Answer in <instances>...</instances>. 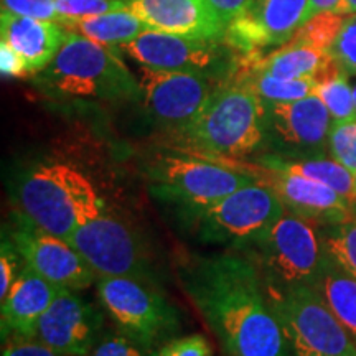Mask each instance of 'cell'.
I'll return each mask as SVG.
<instances>
[{"label": "cell", "instance_id": "9c48e42d", "mask_svg": "<svg viewBox=\"0 0 356 356\" xmlns=\"http://www.w3.org/2000/svg\"><path fill=\"white\" fill-rule=\"evenodd\" d=\"M284 213L286 207L277 193L262 181H254L193 218L202 243L246 252Z\"/></svg>", "mask_w": 356, "mask_h": 356}, {"label": "cell", "instance_id": "4dcf8cb0", "mask_svg": "<svg viewBox=\"0 0 356 356\" xmlns=\"http://www.w3.org/2000/svg\"><path fill=\"white\" fill-rule=\"evenodd\" d=\"M330 53L348 76H356V13L345 17Z\"/></svg>", "mask_w": 356, "mask_h": 356}, {"label": "cell", "instance_id": "603a6c76", "mask_svg": "<svg viewBox=\"0 0 356 356\" xmlns=\"http://www.w3.org/2000/svg\"><path fill=\"white\" fill-rule=\"evenodd\" d=\"M63 26L66 30H71V32H76L83 37L92 40V42L113 48L131 43L139 35L150 30L136 13L129 10V7L102 13V15L89 17V19L71 22V24H65Z\"/></svg>", "mask_w": 356, "mask_h": 356}, {"label": "cell", "instance_id": "52a82bcc", "mask_svg": "<svg viewBox=\"0 0 356 356\" xmlns=\"http://www.w3.org/2000/svg\"><path fill=\"white\" fill-rule=\"evenodd\" d=\"M266 293L293 356H356L353 337L314 286L266 287Z\"/></svg>", "mask_w": 356, "mask_h": 356}, {"label": "cell", "instance_id": "d590c367", "mask_svg": "<svg viewBox=\"0 0 356 356\" xmlns=\"http://www.w3.org/2000/svg\"><path fill=\"white\" fill-rule=\"evenodd\" d=\"M2 356H66L32 338H8L3 341Z\"/></svg>", "mask_w": 356, "mask_h": 356}, {"label": "cell", "instance_id": "30bf717a", "mask_svg": "<svg viewBox=\"0 0 356 356\" xmlns=\"http://www.w3.org/2000/svg\"><path fill=\"white\" fill-rule=\"evenodd\" d=\"M145 282L136 277H97L96 291L119 330L150 350L175 330L178 315Z\"/></svg>", "mask_w": 356, "mask_h": 356}, {"label": "cell", "instance_id": "d6a6232c", "mask_svg": "<svg viewBox=\"0 0 356 356\" xmlns=\"http://www.w3.org/2000/svg\"><path fill=\"white\" fill-rule=\"evenodd\" d=\"M24 267L25 261L19 249L8 236L3 234L2 244H0V300L6 299Z\"/></svg>", "mask_w": 356, "mask_h": 356}, {"label": "cell", "instance_id": "83f0119b", "mask_svg": "<svg viewBox=\"0 0 356 356\" xmlns=\"http://www.w3.org/2000/svg\"><path fill=\"white\" fill-rule=\"evenodd\" d=\"M345 17L346 15H340V13L333 10L317 13V15L310 17L297 30L296 35L291 38V42L310 44V47L320 48V50L330 51L341 26H343Z\"/></svg>", "mask_w": 356, "mask_h": 356}, {"label": "cell", "instance_id": "7c38bea8", "mask_svg": "<svg viewBox=\"0 0 356 356\" xmlns=\"http://www.w3.org/2000/svg\"><path fill=\"white\" fill-rule=\"evenodd\" d=\"M332 124L330 113L315 95L291 102H264L262 154L286 159L328 155Z\"/></svg>", "mask_w": 356, "mask_h": 356}, {"label": "cell", "instance_id": "8d00e7d4", "mask_svg": "<svg viewBox=\"0 0 356 356\" xmlns=\"http://www.w3.org/2000/svg\"><path fill=\"white\" fill-rule=\"evenodd\" d=\"M208 2L228 30L234 20L241 19L244 13H248L254 0H208Z\"/></svg>", "mask_w": 356, "mask_h": 356}, {"label": "cell", "instance_id": "4316f807", "mask_svg": "<svg viewBox=\"0 0 356 356\" xmlns=\"http://www.w3.org/2000/svg\"><path fill=\"white\" fill-rule=\"evenodd\" d=\"M348 74L343 70H337L317 83L314 95L323 102L332 115L333 122L356 119V104L353 84L348 81Z\"/></svg>", "mask_w": 356, "mask_h": 356}, {"label": "cell", "instance_id": "484cf974", "mask_svg": "<svg viewBox=\"0 0 356 356\" xmlns=\"http://www.w3.org/2000/svg\"><path fill=\"white\" fill-rule=\"evenodd\" d=\"M318 233L328 259L356 279V218L338 225L320 226Z\"/></svg>", "mask_w": 356, "mask_h": 356}, {"label": "cell", "instance_id": "60d3db41", "mask_svg": "<svg viewBox=\"0 0 356 356\" xmlns=\"http://www.w3.org/2000/svg\"><path fill=\"white\" fill-rule=\"evenodd\" d=\"M353 91H355V104H356V83L353 84Z\"/></svg>", "mask_w": 356, "mask_h": 356}, {"label": "cell", "instance_id": "44dd1931", "mask_svg": "<svg viewBox=\"0 0 356 356\" xmlns=\"http://www.w3.org/2000/svg\"><path fill=\"white\" fill-rule=\"evenodd\" d=\"M244 65L270 76L314 79L317 83L337 70H341L330 51L293 42L282 44V48L267 56L257 58L254 53H249L248 58H244Z\"/></svg>", "mask_w": 356, "mask_h": 356}, {"label": "cell", "instance_id": "277c9868", "mask_svg": "<svg viewBox=\"0 0 356 356\" xmlns=\"http://www.w3.org/2000/svg\"><path fill=\"white\" fill-rule=\"evenodd\" d=\"M44 95L61 99H139L140 84L119 48L104 47L68 30L63 47L35 76Z\"/></svg>", "mask_w": 356, "mask_h": 356}, {"label": "cell", "instance_id": "f1b7e54d", "mask_svg": "<svg viewBox=\"0 0 356 356\" xmlns=\"http://www.w3.org/2000/svg\"><path fill=\"white\" fill-rule=\"evenodd\" d=\"M328 155L346 170L356 173V119L333 122L328 136Z\"/></svg>", "mask_w": 356, "mask_h": 356}, {"label": "cell", "instance_id": "6da1fadb", "mask_svg": "<svg viewBox=\"0 0 356 356\" xmlns=\"http://www.w3.org/2000/svg\"><path fill=\"white\" fill-rule=\"evenodd\" d=\"M180 282L226 356H293L259 269L244 252L198 257L181 269Z\"/></svg>", "mask_w": 356, "mask_h": 356}, {"label": "cell", "instance_id": "2e32d148", "mask_svg": "<svg viewBox=\"0 0 356 356\" xmlns=\"http://www.w3.org/2000/svg\"><path fill=\"white\" fill-rule=\"evenodd\" d=\"M241 165L248 173L256 177L257 181L270 186L287 211L304 218L318 228L355 218V204L330 186L299 175L270 170L254 162H241Z\"/></svg>", "mask_w": 356, "mask_h": 356}, {"label": "cell", "instance_id": "5bb4252c", "mask_svg": "<svg viewBox=\"0 0 356 356\" xmlns=\"http://www.w3.org/2000/svg\"><path fill=\"white\" fill-rule=\"evenodd\" d=\"M7 236L19 249L25 264L55 286L83 291L96 282V273L76 249L60 236L38 228L22 213H17L15 225Z\"/></svg>", "mask_w": 356, "mask_h": 356}, {"label": "cell", "instance_id": "ab89813d", "mask_svg": "<svg viewBox=\"0 0 356 356\" xmlns=\"http://www.w3.org/2000/svg\"><path fill=\"white\" fill-rule=\"evenodd\" d=\"M333 12L340 13V15H353L356 13V0H340Z\"/></svg>", "mask_w": 356, "mask_h": 356}, {"label": "cell", "instance_id": "5b68a950", "mask_svg": "<svg viewBox=\"0 0 356 356\" xmlns=\"http://www.w3.org/2000/svg\"><path fill=\"white\" fill-rule=\"evenodd\" d=\"M145 173L155 198L193 216L241 186L257 181L241 162H222L186 150L159 155Z\"/></svg>", "mask_w": 356, "mask_h": 356}, {"label": "cell", "instance_id": "ba28073f", "mask_svg": "<svg viewBox=\"0 0 356 356\" xmlns=\"http://www.w3.org/2000/svg\"><path fill=\"white\" fill-rule=\"evenodd\" d=\"M119 51L142 66L202 74L218 83L236 76L248 55L226 38H193L147 30Z\"/></svg>", "mask_w": 356, "mask_h": 356}, {"label": "cell", "instance_id": "f35d334b", "mask_svg": "<svg viewBox=\"0 0 356 356\" xmlns=\"http://www.w3.org/2000/svg\"><path fill=\"white\" fill-rule=\"evenodd\" d=\"M338 3H340V0H309V8H307V20H309L310 17L317 15V13L335 10V7L338 6Z\"/></svg>", "mask_w": 356, "mask_h": 356}, {"label": "cell", "instance_id": "7402d4cb", "mask_svg": "<svg viewBox=\"0 0 356 356\" xmlns=\"http://www.w3.org/2000/svg\"><path fill=\"white\" fill-rule=\"evenodd\" d=\"M257 165L270 168V170L286 172L291 175H299L309 180L318 181L330 186L341 197H345L351 204H356L355 175L338 163L330 155H317V157L286 159L274 154H261L252 160Z\"/></svg>", "mask_w": 356, "mask_h": 356}, {"label": "cell", "instance_id": "b9f144b4", "mask_svg": "<svg viewBox=\"0 0 356 356\" xmlns=\"http://www.w3.org/2000/svg\"><path fill=\"white\" fill-rule=\"evenodd\" d=\"M355 191H356V173H355Z\"/></svg>", "mask_w": 356, "mask_h": 356}, {"label": "cell", "instance_id": "7bdbcfd3", "mask_svg": "<svg viewBox=\"0 0 356 356\" xmlns=\"http://www.w3.org/2000/svg\"><path fill=\"white\" fill-rule=\"evenodd\" d=\"M126 2H127V0H126Z\"/></svg>", "mask_w": 356, "mask_h": 356}, {"label": "cell", "instance_id": "4fadbf2b", "mask_svg": "<svg viewBox=\"0 0 356 356\" xmlns=\"http://www.w3.org/2000/svg\"><path fill=\"white\" fill-rule=\"evenodd\" d=\"M140 99L160 126L180 134L202 113L221 83L185 71L142 66L137 74Z\"/></svg>", "mask_w": 356, "mask_h": 356}, {"label": "cell", "instance_id": "836d02e7", "mask_svg": "<svg viewBox=\"0 0 356 356\" xmlns=\"http://www.w3.org/2000/svg\"><path fill=\"white\" fill-rule=\"evenodd\" d=\"M2 12L58 22L55 0H2Z\"/></svg>", "mask_w": 356, "mask_h": 356}, {"label": "cell", "instance_id": "e0dca14e", "mask_svg": "<svg viewBox=\"0 0 356 356\" xmlns=\"http://www.w3.org/2000/svg\"><path fill=\"white\" fill-rule=\"evenodd\" d=\"M309 0H254L241 19L226 30V40L243 53L286 44L305 24Z\"/></svg>", "mask_w": 356, "mask_h": 356}, {"label": "cell", "instance_id": "ffe728a7", "mask_svg": "<svg viewBox=\"0 0 356 356\" xmlns=\"http://www.w3.org/2000/svg\"><path fill=\"white\" fill-rule=\"evenodd\" d=\"M66 33L60 22L40 20L32 17L0 15V38L24 58L30 74H38L51 63L63 47Z\"/></svg>", "mask_w": 356, "mask_h": 356}, {"label": "cell", "instance_id": "e575fe53", "mask_svg": "<svg viewBox=\"0 0 356 356\" xmlns=\"http://www.w3.org/2000/svg\"><path fill=\"white\" fill-rule=\"evenodd\" d=\"M154 356H213V348L202 335H188L167 341Z\"/></svg>", "mask_w": 356, "mask_h": 356}, {"label": "cell", "instance_id": "1f68e13d", "mask_svg": "<svg viewBox=\"0 0 356 356\" xmlns=\"http://www.w3.org/2000/svg\"><path fill=\"white\" fill-rule=\"evenodd\" d=\"M88 356H152L150 350L126 333L109 332L99 338Z\"/></svg>", "mask_w": 356, "mask_h": 356}, {"label": "cell", "instance_id": "3957f363", "mask_svg": "<svg viewBox=\"0 0 356 356\" xmlns=\"http://www.w3.org/2000/svg\"><path fill=\"white\" fill-rule=\"evenodd\" d=\"M15 202L26 220L63 239L106 211L91 177L68 162H43L24 172L15 186Z\"/></svg>", "mask_w": 356, "mask_h": 356}, {"label": "cell", "instance_id": "8992f818", "mask_svg": "<svg viewBox=\"0 0 356 356\" xmlns=\"http://www.w3.org/2000/svg\"><path fill=\"white\" fill-rule=\"evenodd\" d=\"M246 252L266 287L315 286L327 261L318 226L287 210Z\"/></svg>", "mask_w": 356, "mask_h": 356}, {"label": "cell", "instance_id": "d6986e66", "mask_svg": "<svg viewBox=\"0 0 356 356\" xmlns=\"http://www.w3.org/2000/svg\"><path fill=\"white\" fill-rule=\"evenodd\" d=\"M61 289L25 264L10 292L2 300V340L32 338L38 320L53 304Z\"/></svg>", "mask_w": 356, "mask_h": 356}, {"label": "cell", "instance_id": "cb8c5ba5", "mask_svg": "<svg viewBox=\"0 0 356 356\" xmlns=\"http://www.w3.org/2000/svg\"><path fill=\"white\" fill-rule=\"evenodd\" d=\"M314 287L356 341V279L343 273L327 257L322 274Z\"/></svg>", "mask_w": 356, "mask_h": 356}, {"label": "cell", "instance_id": "d4e9b609", "mask_svg": "<svg viewBox=\"0 0 356 356\" xmlns=\"http://www.w3.org/2000/svg\"><path fill=\"white\" fill-rule=\"evenodd\" d=\"M234 79L252 89L264 102H291L314 96L317 81L314 79H286L270 76L261 71L248 68L243 63Z\"/></svg>", "mask_w": 356, "mask_h": 356}, {"label": "cell", "instance_id": "ac0fdd59", "mask_svg": "<svg viewBox=\"0 0 356 356\" xmlns=\"http://www.w3.org/2000/svg\"><path fill=\"white\" fill-rule=\"evenodd\" d=\"M150 30L193 38H225L226 25L208 0H127Z\"/></svg>", "mask_w": 356, "mask_h": 356}, {"label": "cell", "instance_id": "f546056e", "mask_svg": "<svg viewBox=\"0 0 356 356\" xmlns=\"http://www.w3.org/2000/svg\"><path fill=\"white\" fill-rule=\"evenodd\" d=\"M58 22L61 25L89 17L127 8L126 0H55Z\"/></svg>", "mask_w": 356, "mask_h": 356}, {"label": "cell", "instance_id": "9a60e30c", "mask_svg": "<svg viewBox=\"0 0 356 356\" xmlns=\"http://www.w3.org/2000/svg\"><path fill=\"white\" fill-rule=\"evenodd\" d=\"M102 314L76 291L61 289L38 320L32 340L66 356H88L102 337Z\"/></svg>", "mask_w": 356, "mask_h": 356}, {"label": "cell", "instance_id": "74e56055", "mask_svg": "<svg viewBox=\"0 0 356 356\" xmlns=\"http://www.w3.org/2000/svg\"><path fill=\"white\" fill-rule=\"evenodd\" d=\"M0 70L3 78H24L30 74L24 58L3 42H0Z\"/></svg>", "mask_w": 356, "mask_h": 356}, {"label": "cell", "instance_id": "7a4b0ae2", "mask_svg": "<svg viewBox=\"0 0 356 356\" xmlns=\"http://www.w3.org/2000/svg\"><path fill=\"white\" fill-rule=\"evenodd\" d=\"M186 152L246 162L264 152V102L238 79L221 83L198 118L177 134Z\"/></svg>", "mask_w": 356, "mask_h": 356}, {"label": "cell", "instance_id": "8fae6325", "mask_svg": "<svg viewBox=\"0 0 356 356\" xmlns=\"http://www.w3.org/2000/svg\"><path fill=\"white\" fill-rule=\"evenodd\" d=\"M66 241L84 257L97 277H150L144 243L126 221L113 213L104 211L83 222Z\"/></svg>", "mask_w": 356, "mask_h": 356}]
</instances>
